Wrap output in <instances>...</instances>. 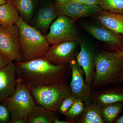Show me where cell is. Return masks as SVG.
I'll list each match as a JSON object with an SVG mask.
<instances>
[{"label": "cell", "instance_id": "6da1fadb", "mask_svg": "<svg viewBox=\"0 0 123 123\" xmlns=\"http://www.w3.org/2000/svg\"><path fill=\"white\" fill-rule=\"evenodd\" d=\"M15 64L17 78L29 87L68 82L72 76L69 64L55 65L43 56Z\"/></svg>", "mask_w": 123, "mask_h": 123}, {"label": "cell", "instance_id": "7a4b0ae2", "mask_svg": "<svg viewBox=\"0 0 123 123\" xmlns=\"http://www.w3.org/2000/svg\"><path fill=\"white\" fill-rule=\"evenodd\" d=\"M123 82V58L117 52L96 51L95 70L92 88L97 89Z\"/></svg>", "mask_w": 123, "mask_h": 123}, {"label": "cell", "instance_id": "3957f363", "mask_svg": "<svg viewBox=\"0 0 123 123\" xmlns=\"http://www.w3.org/2000/svg\"><path fill=\"white\" fill-rule=\"evenodd\" d=\"M19 30L23 62L44 56L50 44L37 27L30 25L20 17L15 23Z\"/></svg>", "mask_w": 123, "mask_h": 123}, {"label": "cell", "instance_id": "277c9868", "mask_svg": "<svg viewBox=\"0 0 123 123\" xmlns=\"http://www.w3.org/2000/svg\"><path fill=\"white\" fill-rule=\"evenodd\" d=\"M3 101L11 112V123H28L29 114L36 105L29 87L17 78L15 91Z\"/></svg>", "mask_w": 123, "mask_h": 123}, {"label": "cell", "instance_id": "5b68a950", "mask_svg": "<svg viewBox=\"0 0 123 123\" xmlns=\"http://www.w3.org/2000/svg\"><path fill=\"white\" fill-rule=\"evenodd\" d=\"M29 88L36 104L56 113L62 103L71 94L68 82Z\"/></svg>", "mask_w": 123, "mask_h": 123}, {"label": "cell", "instance_id": "8992f818", "mask_svg": "<svg viewBox=\"0 0 123 123\" xmlns=\"http://www.w3.org/2000/svg\"><path fill=\"white\" fill-rule=\"evenodd\" d=\"M0 52L12 61L23 62L19 30L15 23L6 26L0 24Z\"/></svg>", "mask_w": 123, "mask_h": 123}, {"label": "cell", "instance_id": "52a82bcc", "mask_svg": "<svg viewBox=\"0 0 123 123\" xmlns=\"http://www.w3.org/2000/svg\"><path fill=\"white\" fill-rule=\"evenodd\" d=\"M46 36L50 44L64 41H78L79 35L74 21L70 18L60 14L50 27Z\"/></svg>", "mask_w": 123, "mask_h": 123}, {"label": "cell", "instance_id": "ba28073f", "mask_svg": "<svg viewBox=\"0 0 123 123\" xmlns=\"http://www.w3.org/2000/svg\"><path fill=\"white\" fill-rule=\"evenodd\" d=\"M72 69V80L69 84L71 93L84 102L85 106L92 103V89L84 79V70L75 58L69 63Z\"/></svg>", "mask_w": 123, "mask_h": 123}, {"label": "cell", "instance_id": "9c48e42d", "mask_svg": "<svg viewBox=\"0 0 123 123\" xmlns=\"http://www.w3.org/2000/svg\"><path fill=\"white\" fill-rule=\"evenodd\" d=\"M78 41H64L52 44L43 57L53 64L64 65L75 58Z\"/></svg>", "mask_w": 123, "mask_h": 123}, {"label": "cell", "instance_id": "30bf717a", "mask_svg": "<svg viewBox=\"0 0 123 123\" xmlns=\"http://www.w3.org/2000/svg\"><path fill=\"white\" fill-rule=\"evenodd\" d=\"M80 50L76 53L75 59L84 70L86 83L92 88L95 70L96 51L85 42H78Z\"/></svg>", "mask_w": 123, "mask_h": 123}, {"label": "cell", "instance_id": "8fae6325", "mask_svg": "<svg viewBox=\"0 0 123 123\" xmlns=\"http://www.w3.org/2000/svg\"><path fill=\"white\" fill-rule=\"evenodd\" d=\"M92 102L100 109L105 106L123 101V88L119 85L92 89Z\"/></svg>", "mask_w": 123, "mask_h": 123}, {"label": "cell", "instance_id": "7c38bea8", "mask_svg": "<svg viewBox=\"0 0 123 123\" xmlns=\"http://www.w3.org/2000/svg\"><path fill=\"white\" fill-rule=\"evenodd\" d=\"M56 7L60 14L65 15L73 19L80 18L96 14L102 10L98 5L86 6L72 0Z\"/></svg>", "mask_w": 123, "mask_h": 123}, {"label": "cell", "instance_id": "4fadbf2b", "mask_svg": "<svg viewBox=\"0 0 123 123\" xmlns=\"http://www.w3.org/2000/svg\"><path fill=\"white\" fill-rule=\"evenodd\" d=\"M17 78L15 64L13 62L0 69V101H4L13 93Z\"/></svg>", "mask_w": 123, "mask_h": 123}, {"label": "cell", "instance_id": "5bb4252c", "mask_svg": "<svg viewBox=\"0 0 123 123\" xmlns=\"http://www.w3.org/2000/svg\"><path fill=\"white\" fill-rule=\"evenodd\" d=\"M84 28L91 35L99 41L112 46H121V40L117 34L105 27L88 24L84 25Z\"/></svg>", "mask_w": 123, "mask_h": 123}, {"label": "cell", "instance_id": "9a60e30c", "mask_svg": "<svg viewBox=\"0 0 123 123\" xmlns=\"http://www.w3.org/2000/svg\"><path fill=\"white\" fill-rule=\"evenodd\" d=\"M97 20L102 25L117 34L123 35V14L101 10L98 13Z\"/></svg>", "mask_w": 123, "mask_h": 123}, {"label": "cell", "instance_id": "2e32d148", "mask_svg": "<svg viewBox=\"0 0 123 123\" xmlns=\"http://www.w3.org/2000/svg\"><path fill=\"white\" fill-rule=\"evenodd\" d=\"M59 14L56 6L49 5L43 7L38 13L36 22V27L39 30L46 31Z\"/></svg>", "mask_w": 123, "mask_h": 123}, {"label": "cell", "instance_id": "e0dca14e", "mask_svg": "<svg viewBox=\"0 0 123 123\" xmlns=\"http://www.w3.org/2000/svg\"><path fill=\"white\" fill-rule=\"evenodd\" d=\"M57 117L56 112L36 104L28 116V123H53Z\"/></svg>", "mask_w": 123, "mask_h": 123}, {"label": "cell", "instance_id": "ac0fdd59", "mask_svg": "<svg viewBox=\"0 0 123 123\" xmlns=\"http://www.w3.org/2000/svg\"><path fill=\"white\" fill-rule=\"evenodd\" d=\"M20 17L11 0L0 5V24L6 26L15 24Z\"/></svg>", "mask_w": 123, "mask_h": 123}, {"label": "cell", "instance_id": "d6986e66", "mask_svg": "<svg viewBox=\"0 0 123 123\" xmlns=\"http://www.w3.org/2000/svg\"><path fill=\"white\" fill-rule=\"evenodd\" d=\"M75 123H104L101 109L94 102L85 106L82 114Z\"/></svg>", "mask_w": 123, "mask_h": 123}, {"label": "cell", "instance_id": "ffe728a7", "mask_svg": "<svg viewBox=\"0 0 123 123\" xmlns=\"http://www.w3.org/2000/svg\"><path fill=\"white\" fill-rule=\"evenodd\" d=\"M123 110V101L109 104L101 108L104 123H114Z\"/></svg>", "mask_w": 123, "mask_h": 123}, {"label": "cell", "instance_id": "44dd1931", "mask_svg": "<svg viewBox=\"0 0 123 123\" xmlns=\"http://www.w3.org/2000/svg\"><path fill=\"white\" fill-rule=\"evenodd\" d=\"M20 16L24 21H30L34 12V4L33 0H11Z\"/></svg>", "mask_w": 123, "mask_h": 123}, {"label": "cell", "instance_id": "7402d4cb", "mask_svg": "<svg viewBox=\"0 0 123 123\" xmlns=\"http://www.w3.org/2000/svg\"><path fill=\"white\" fill-rule=\"evenodd\" d=\"M85 107V105L82 101L77 98L73 105L65 114V120L69 123H76L84 112Z\"/></svg>", "mask_w": 123, "mask_h": 123}, {"label": "cell", "instance_id": "603a6c76", "mask_svg": "<svg viewBox=\"0 0 123 123\" xmlns=\"http://www.w3.org/2000/svg\"><path fill=\"white\" fill-rule=\"evenodd\" d=\"M102 10L123 14V0H99Z\"/></svg>", "mask_w": 123, "mask_h": 123}, {"label": "cell", "instance_id": "cb8c5ba5", "mask_svg": "<svg viewBox=\"0 0 123 123\" xmlns=\"http://www.w3.org/2000/svg\"><path fill=\"white\" fill-rule=\"evenodd\" d=\"M77 98L72 94L69 95L62 103L57 112L59 114L64 115L73 105Z\"/></svg>", "mask_w": 123, "mask_h": 123}, {"label": "cell", "instance_id": "d4e9b609", "mask_svg": "<svg viewBox=\"0 0 123 123\" xmlns=\"http://www.w3.org/2000/svg\"><path fill=\"white\" fill-rule=\"evenodd\" d=\"M10 111L4 101H0V123H9L11 119Z\"/></svg>", "mask_w": 123, "mask_h": 123}, {"label": "cell", "instance_id": "484cf974", "mask_svg": "<svg viewBox=\"0 0 123 123\" xmlns=\"http://www.w3.org/2000/svg\"><path fill=\"white\" fill-rule=\"evenodd\" d=\"M73 2L79 3L81 4L86 6H91L98 5L99 0H71Z\"/></svg>", "mask_w": 123, "mask_h": 123}, {"label": "cell", "instance_id": "4316f807", "mask_svg": "<svg viewBox=\"0 0 123 123\" xmlns=\"http://www.w3.org/2000/svg\"><path fill=\"white\" fill-rule=\"evenodd\" d=\"M11 62L4 54L0 52V69L4 68Z\"/></svg>", "mask_w": 123, "mask_h": 123}, {"label": "cell", "instance_id": "83f0119b", "mask_svg": "<svg viewBox=\"0 0 123 123\" xmlns=\"http://www.w3.org/2000/svg\"><path fill=\"white\" fill-rule=\"evenodd\" d=\"M57 2V5H61L66 4L70 1L71 0H56Z\"/></svg>", "mask_w": 123, "mask_h": 123}, {"label": "cell", "instance_id": "f1b7e54d", "mask_svg": "<svg viewBox=\"0 0 123 123\" xmlns=\"http://www.w3.org/2000/svg\"><path fill=\"white\" fill-rule=\"evenodd\" d=\"M53 123H69L68 121L66 120H64V121L60 120L57 117V118H56L55 119L54 121H53Z\"/></svg>", "mask_w": 123, "mask_h": 123}, {"label": "cell", "instance_id": "f546056e", "mask_svg": "<svg viewBox=\"0 0 123 123\" xmlns=\"http://www.w3.org/2000/svg\"><path fill=\"white\" fill-rule=\"evenodd\" d=\"M115 123H123V115L117 118L115 120Z\"/></svg>", "mask_w": 123, "mask_h": 123}, {"label": "cell", "instance_id": "4dcf8cb0", "mask_svg": "<svg viewBox=\"0 0 123 123\" xmlns=\"http://www.w3.org/2000/svg\"><path fill=\"white\" fill-rule=\"evenodd\" d=\"M117 52L118 53L119 55L123 58V49L118 51Z\"/></svg>", "mask_w": 123, "mask_h": 123}, {"label": "cell", "instance_id": "1f68e13d", "mask_svg": "<svg viewBox=\"0 0 123 123\" xmlns=\"http://www.w3.org/2000/svg\"><path fill=\"white\" fill-rule=\"evenodd\" d=\"M5 2V0H0V5L3 4Z\"/></svg>", "mask_w": 123, "mask_h": 123}, {"label": "cell", "instance_id": "d6a6232c", "mask_svg": "<svg viewBox=\"0 0 123 123\" xmlns=\"http://www.w3.org/2000/svg\"><path fill=\"white\" fill-rule=\"evenodd\" d=\"M5 2H7V1H8L10 0H5Z\"/></svg>", "mask_w": 123, "mask_h": 123}]
</instances>
